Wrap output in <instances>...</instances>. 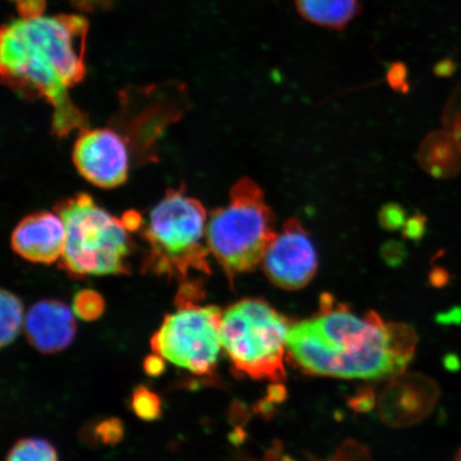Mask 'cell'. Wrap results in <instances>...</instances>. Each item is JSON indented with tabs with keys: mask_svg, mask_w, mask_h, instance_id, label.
Instances as JSON below:
<instances>
[{
	"mask_svg": "<svg viewBox=\"0 0 461 461\" xmlns=\"http://www.w3.org/2000/svg\"><path fill=\"white\" fill-rule=\"evenodd\" d=\"M17 8L19 15L0 37L4 82L49 104L57 136L86 129L70 90L85 77L88 22L82 15L45 14L44 0H19Z\"/></svg>",
	"mask_w": 461,
	"mask_h": 461,
	"instance_id": "1",
	"label": "cell"
},
{
	"mask_svg": "<svg viewBox=\"0 0 461 461\" xmlns=\"http://www.w3.org/2000/svg\"><path fill=\"white\" fill-rule=\"evenodd\" d=\"M287 349L305 373L344 379L395 377L418 343L411 327L358 316L325 294L320 312L290 327Z\"/></svg>",
	"mask_w": 461,
	"mask_h": 461,
	"instance_id": "2",
	"label": "cell"
},
{
	"mask_svg": "<svg viewBox=\"0 0 461 461\" xmlns=\"http://www.w3.org/2000/svg\"><path fill=\"white\" fill-rule=\"evenodd\" d=\"M207 221L199 200L183 190H169L149 212L143 227L147 272L178 280L186 279L192 272L210 274Z\"/></svg>",
	"mask_w": 461,
	"mask_h": 461,
	"instance_id": "3",
	"label": "cell"
},
{
	"mask_svg": "<svg viewBox=\"0 0 461 461\" xmlns=\"http://www.w3.org/2000/svg\"><path fill=\"white\" fill-rule=\"evenodd\" d=\"M276 234L262 189L250 178H241L230 188L229 203L207 221L206 244L232 280L262 264Z\"/></svg>",
	"mask_w": 461,
	"mask_h": 461,
	"instance_id": "4",
	"label": "cell"
},
{
	"mask_svg": "<svg viewBox=\"0 0 461 461\" xmlns=\"http://www.w3.org/2000/svg\"><path fill=\"white\" fill-rule=\"evenodd\" d=\"M66 228L60 265L75 276L129 273V229L88 194H78L56 207Z\"/></svg>",
	"mask_w": 461,
	"mask_h": 461,
	"instance_id": "5",
	"label": "cell"
},
{
	"mask_svg": "<svg viewBox=\"0 0 461 461\" xmlns=\"http://www.w3.org/2000/svg\"><path fill=\"white\" fill-rule=\"evenodd\" d=\"M288 330L286 320L272 305L262 299H243L222 315V348L240 373L280 382L285 377Z\"/></svg>",
	"mask_w": 461,
	"mask_h": 461,
	"instance_id": "6",
	"label": "cell"
},
{
	"mask_svg": "<svg viewBox=\"0 0 461 461\" xmlns=\"http://www.w3.org/2000/svg\"><path fill=\"white\" fill-rule=\"evenodd\" d=\"M222 315L215 305L178 302L154 333V353L198 376L212 374L222 348Z\"/></svg>",
	"mask_w": 461,
	"mask_h": 461,
	"instance_id": "7",
	"label": "cell"
},
{
	"mask_svg": "<svg viewBox=\"0 0 461 461\" xmlns=\"http://www.w3.org/2000/svg\"><path fill=\"white\" fill-rule=\"evenodd\" d=\"M263 269L273 284L286 291L308 285L317 270V255L312 240L296 219L285 223L265 252Z\"/></svg>",
	"mask_w": 461,
	"mask_h": 461,
	"instance_id": "8",
	"label": "cell"
},
{
	"mask_svg": "<svg viewBox=\"0 0 461 461\" xmlns=\"http://www.w3.org/2000/svg\"><path fill=\"white\" fill-rule=\"evenodd\" d=\"M73 161L80 176L97 187L114 188L128 180V146L111 129L83 130L75 142Z\"/></svg>",
	"mask_w": 461,
	"mask_h": 461,
	"instance_id": "9",
	"label": "cell"
},
{
	"mask_svg": "<svg viewBox=\"0 0 461 461\" xmlns=\"http://www.w3.org/2000/svg\"><path fill=\"white\" fill-rule=\"evenodd\" d=\"M439 396L434 379L419 373H402L380 395L379 416L391 428H409L429 416Z\"/></svg>",
	"mask_w": 461,
	"mask_h": 461,
	"instance_id": "10",
	"label": "cell"
},
{
	"mask_svg": "<svg viewBox=\"0 0 461 461\" xmlns=\"http://www.w3.org/2000/svg\"><path fill=\"white\" fill-rule=\"evenodd\" d=\"M66 228L58 212H40L22 219L11 235V246L21 258L53 264L62 257Z\"/></svg>",
	"mask_w": 461,
	"mask_h": 461,
	"instance_id": "11",
	"label": "cell"
},
{
	"mask_svg": "<svg viewBox=\"0 0 461 461\" xmlns=\"http://www.w3.org/2000/svg\"><path fill=\"white\" fill-rule=\"evenodd\" d=\"M28 341L44 354L66 349L77 334L74 314L59 301H42L33 304L26 319Z\"/></svg>",
	"mask_w": 461,
	"mask_h": 461,
	"instance_id": "12",
	"label": "cell"
},
{
	"mask_svg": "<svg viewBox=\"0 0 461 461\" xmlns=\"http://www.w3.org/2000/svg\"><path fill=\"white\" fill-rule=\"evenodd\" d=\"M299 14L313 24L333 29L348 26L359 14L358 0H295Z\"/></svg>",
	"mask_w": 461,
	"mask_h": 461,
	"instance_id": "13",
	"label": "cell"
},
{
	"mask_svg": "<svg viewBox=\"0 0 461 461\" xmlns=\"http://www.w3.org/2000/svg\"><path fill=\"white\" fill-rule=\"evenodd\" d=\"M2 346H7L13 343L20 333L23 317H24V307H23L21 299L14 294L3 290L2 299Z\"/></svg>",
	"mask_w": 461,
	"mask_h": 461,
	"instance_id": "14",
	"label": "cell"
},
{
	"mask_svg": "<svg viewBox=\"0 0 461 461\" xmlns=\"http://www.w3.org/2000/svg\"><path fill=\"white\" fill-rule=\"evenodd\" d=\"M5 461H59L56 449L49 441L27 438L10 449Z\"/></svg>",
	"mask_w": 461,
	"mask_h": 461,
	"instance_id": "15",
	"label": "cell"
},
{
	"mask_svg": "<svg viewBox=\"0 0 461 461\" xmlns=\"http://www.w3.org/2000/svg\"><path fill=\"white\" fill-rule=\"evenodd\" d=\"M131 406L138 418L146 420L158 419L163 411L159 396L143 385L135 389L131 395Z\"/></svg>",
	"mask_w": 461,
	"mask_h": 461,
	"instance_id": "16",
	"label": "cell"
},
{
	"mask_svg": "<svg viewBox=\"0 0 461 461\" xmlns=\"http://www.w3.org/2000/svg\"><path fill=\"white\" fill-rule=\"evenodd\" d=\"M105 310V303L99 293L92 290L80 291L73 301V312L78 319L92 321L100 317Z\"/></svg>",
	"mask_w": 461,
	"mask_h": 461,
	"instance_id": "17",
	"label": "cell"
},
{
	"mask_svg": "<svg viewBox=\"0 0 461 461\" xmlns=\"http://www.w3.org/2000/svg\"><path fill=\"white\" fill-rule=\"evenodd\" d=\"M379 221L388 230H399L406 224V212L399 204L384 205L379 212Z\"/></svg>",
	"mask_w": 461,
	"mask_h": 461,
	"instance_id": "18",
	"label": "cell"
},
{
	"mask_svg": "<svg viewBox=\"0 0 461 461\" xmlns=\"http://www.w3.org/2000/svg\"><path fill=\"white\" fill-rule=\"evenodd\" d=\"M97 435L100 436L103 442L117 443L123 436V428L119 420H108L102 422L96 429Z\"/></svg>",
	"mask_w": 461,
	"mask_h": 461,
	"instance_id": "19",
	"label": "cell"
},
{
	"mask_svg": "<svg viewBox=\"0 0 461 461\" xmlns=\"http://www.w3.org/2000/svg\"><path fill=\"white\" fill-rule=\"evenodd\" d=\"M143 367L149 376H160L165 372V359L158 354L149 356L143 362Z\"/></svg>",
	"mask_w": 461,
	"mask_h": 461,
	"instance_id": "20",
	"label": "cell"
},
{
	"mask_svg": "<svg viewBox=\"0 0 461 461\" xmlns=\"http://www.w3.org/2000/svg\"><path fill=\"white\" fill-rule=\"evenodd\" d=\"M425 219L416 216L411 219L403 228V236L411 240H418L424 233Z\"/></svg>",
	"mask_w": 461,
	"mask_h": 461,
	"instance_id": "21",
	"label": "cell"
},
{
	"mask_svg": "<svg viewBox=\"0 0 461 461\" xmlns=\"http://www.w3.org/2000/svg\"><path fill=\"white\" fill-rule=\"evenodd\" d=\"M403 257H405V249L402 244L391 241L384 247V258L388 263H401Z\"/></svg>",
	"mask_w": 461,
	"mask_h": 461,
	"instance_id": "22",
	"label": "cell"
},
{
	"mask_svg": "<svg viewBox=\"0 0 461 461\" xmlns=\"http://www.w3.org/2000/svg\"><path fill=\"white\" fill-rule=\"evenodd\" d=\"M75 7L92 13V11L107 7L111 0H68Z\"/></svg>",
	"mask_w": 461,
	"mask_h": 461,
	"instance_id": "23",
	"label": "cell"
},
{
	"mask_svg": "<svg viewBox=\"0 0 461 461\" xmlns=\"http://www.w3.org/2000/svg\"><path fill=\"white\" fill-rule=\"evenodd\" d=\"M390 83L392 86H402L403 80H405V70L400 66L399 68H393L390 73Z\"/></svg>",
	"mask_w": 461,
	"mask_h": 461,
	"instance_id": "24",
	"label": "cell"
},
{
	"mask_svg": "<svg viewBox=\"0 0 461 461\" xmlns=\"http://www.w3.org/2000/svg\"><path fill=\"white\" fill-rule=\"evenodd\" d=\"M454 461H461V447H459L456 455H455Z\"/></svg>",
	"mask_w": 461,
	"mask_h": 461,
	"instance_id": "25",
	"label": "cell"
},
{
	"mask_svg": "<svg viewBox=\"0 0 461 461\" xmlns=\"http://www.w3.org/2000/svg\"><path fill=\"white\" fill-rule=\"evenodd\" d=\"M284 461H294V460H291V459L285 458Z\"/></svg>",
	"mask_w": 461,
	"mask_h": 461,
	"instance_id": "26",
	"label": "cell"
}]
</instances>
